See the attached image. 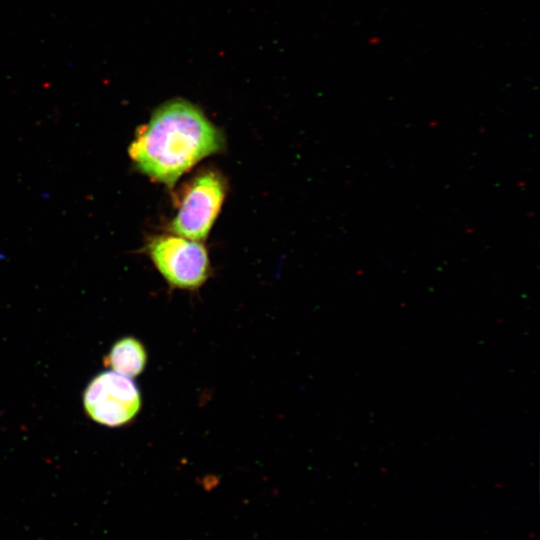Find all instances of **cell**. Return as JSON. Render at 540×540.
<instances>
[{"label": "cell", "instance_id": "3", "mask_svg": "<svg viewBox=\"0 0 540 540\" xmlns=\"http://www.w3.org/2000/svg\"><path fill=\"white\" fill-rule=\"evenodd\" d=\"M146 250L158 272L172 288L196 290L210 276L208 252L201 241L174 233L160 234L148 241Z\"/></svg>", "mask_w": 540, "mask_h": 540}, {"label": "cell", "instance_id": "1", "mask_svg": "<svg viewBox=\"0 0 540 540\" xmlns=\"http://www.w3.org/2000/svg\"><path fill=\"white\" fill-rule=\"evenodd\" d=\"M224 146L220 130L192 103L175 99L159 106L142 126L128 153L155 182L173 186L202 159Z\"/></svg>", "mask_w": 540, "mask_h": 540}, {"label": "cell", "instance_id": "4", "mask_svg": "<svg viewBox=\"0 0 540 540\" xmlns=\"http://www.w3.org/2000/svg\"><path fill=\"white\" fill-rule=\"evenodd\" d=\"M141 394L131 378L114 371L96 375L83 394L87 416L107 427L130 423L141 409Z\"/></svg>", "mask_w": 540, "mask_h": 540}, {"label": "cell", "instance_id": "5", "mask_svg": "<svg viewBox=\"0 0 540 540\" xmlns=\"http://www.w3.org/2000/svg\"><path fill=\"white\" fill-rule=\"evenodd\" d=\"M105 367L118 374L134 378L147 364V352L136 338L127 336L116 341L103 359Z\"/></svg>", "mask_w": 540, "mask_h": 540}, {"label": "cell", "instance_id": "2", "mask_svg": "<svg viewBox=\"0 0 540 540\" xmlns=\"http://www.w3.org/2000/svg\"><path fill=\"white\" fill-rule=\"evenodd\" d=\"M227 186L214 169L194 176L178 199L177 212L169 224L170 233L202 241L208 236L224 202Z\"/></svg>", "mask_w": 540, "mask_h": 540}]
</instances>
